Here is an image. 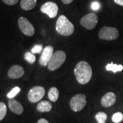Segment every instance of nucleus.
Returning <instances> with one entry per match:
<instances>
[{"label": "nucleus", "instance_id": "423d86ee", "mask_svg": "<svg viewBox=\"0 0 123 123\" xmlns=\"http://www.w3.org/2000/svg\"><path fill=\"white\" fill-rule=\"evenodd\" d=\"M98 22V17L95 13H91L84 15L80 19V25L87 30H92Z\"/></svg>", "mask_w": 123, "mask_h": 123}, {"label": "nucleus", "instance_id": "a878e982", "mask_svg": "<svg viewBox=\"0 0 123 123\" xmlns=\"http://www.w3.org/2000/svg\"><path fill=\"white\" fill-rule=\"evenodd\" d=\"M114 2L116 4L121 6H123V0H114Z\"/></svg>", "mask_w": 123, "mask_h": 123}, {"label": "nucleus", "instance_id": "9d476101", "mask_svg": "<svg viewBox=\"0 0 123 123\" xmlns=\"http://www.w3.org/2000/svg\"><path fill=\"white\" fill-rule=\"evenodd\" d=\"M54 49L51 46H47L44 47L42 54L40 56L39 63L41 66H46L48 65L50 60L53 55Z\"/></svg>", "mask_w": 123, "mask_h": 123}, {"label": "nucleus", "instance_id": "7ed1b4c3", "mask_svg": "<svg viewBox=\"0 0 123 123\" xmlns=\"http://www.w3.org/2000/svg\"><path fill=\"white\" fill-rule=\"evenodd\" d=\"M66 59V55L63 51L59 50L53 54L48 63V69L54 71L59 68L64 63Z\"/></svg>", "mask_w": 123, "mask_h": 123}, {"label": "nucleus", "instance_id": "bb28decb", "mask_svg": "<svg viewBox=\"0 0 123 123\" xmlns=\"http://www.w3.org/2000/svg\"><path fill=\"white\" fill-rule=\"evenodd\" d=\"M37 123H49V122L45 119H41L38 121Z\"/></svg>", "mask_w": 123, "mask_h": 123}, {"label": "nucleus", "instance_id": "4be33fe9", "mask_svg": "<svg viewBox=\"0 0 123 123\" xmlns=\"http://www.w3.org/2000/svg\"><path fill=\"white\" fill-rule=\"evenodd\" d=\"M20 91H21V88H20L19 87H17H17H15L14 88L12 89V90L7 93V98H9V99H13V98H14V97L19 93Z\"/></svg>", "mask_w": 123, "mask_h": 123}, {"label": "nucleus", "instance_id": "20e7f679", "mask_svg": "<svg viewBox=\"0 0 123 123\" xmlns=\"http://www.w3.org/2000/svg\"><path fill=\"white\" fill-rule=\"evenodd\" d=\"M119 32L115 27L104 26L99 33V38L105 41H113L119 37Z\"/></svg>", "mask_w": 123, "mask_h": 123}, {"label": "nucleus", "instance_id": "f8f14e48", "mask_svg": "<svg viewBox=\"0 0 123 123\" xmlns=\"http://www.w3.org/2000/svg\"><path fill=\"white\" fill-rule=\"evenodd\" d=\"M25 73V70L22 66L14 65L10 67L8 71V76L11 79H18L21 78Z\"/></svg>", "mask_w": 123, "mask_h": 123}, {"label": "nucleus", "instance_id": "f257e3e1", "mask_svg": "<svg viewBox=\"0 0 123 123\" xmlns=\"http://www.w3.org/2000/svg\"><path fill=\"white\" fill-rule=\"evenodd\" d=\"M74 74L77 81L80 84H86L88 83L92 78V68L87 62L80 61L75 66Z\"/></svg>", "mask_w": 123, "mask_h": 123}, {"label": "nucleus", "instance_id": "39448f33", "mask_svg": "<svg viewBox=\"0 0 123 123\" xmlns=\"http://www.w3.org/2000/svg\"><path fill=\"white\" fill-rule=\"evenodd\" d=\"M87 104L86 96L79 93L74 96L70 102V108L74 112H79L82 110Z\"/></svg>", "mask_w": 123, "mask_h": 123}, {"label": "nucleus", "instance_id": "5701e85b", "mask_svg": "<svg viewBox=\"0 0 123 123\" xmlns=\"http://www.w3.org/2000/svg\"><path fill=\"white\" fill-rule=\"evenodd\" d=\"M43 50V47L41 44H36L31 49V52L33 54H41Z\"/></svg>", "mask_w": 123, "mask_h": 123}, {"label": "nucleus", "instance_id": "dca6fc26", "mask_svg": "<svg viewBox=\"0 0 123 123\" xmlns=\"http://www.w3.org/2000/svg\"><path fill=\"white\" fill-rule=\"evenodd\" d=\"M59 90L57 88L55 87H53L50 88V90L49 91L48 97L50 100L55 102L56 100H58L59 98Z\"/></svg>", "mask_w": 123, "mask_h": 123}, {"label": "nucleus", "instance_id": "ddd939ff", "mask_svg": "<svg viewBox=\"0 0 123 123\" xmlns=\"http://www.w3.org/2000/svg\"><path fill=\"white\" fill-rule=\"evenodd\" d=\"M8 105L10 110L15 114L21 115L24 112V109L22 105L16 100L11 99L9 101Z\"/></svg>", "mask_w": 123, "mask_h": 123}, {"label": "nucleus", "instance_id": "6e6552de", "mask_svg": "<svg viewBox=\"0 0 123 123\" xmlns=\"http://www.w3.org/2000/svg\"><path fill=\"white\" fill-rule=\"evenodd\" d=\"M18 22L20 30L25 35L29 37H31L34 34V27L27 18L21 17L18 19Z\"/></svg>", "mask_w": 123, "mask_h": 123}, {"label": "nucleus", "instance_id": "cd10ccee", "mask_svg": "<svg viewBox=\"0 0 123 123\" xmlns=\"http://www.w3.org/2000/svg\"><path fill=\"white\" fill-rule=\"evenodd\" d=\"M64 4H70L73 1V0H61Z\"/></svg>", "mask_w": 123, "mask_h": 123}, {"label": "nucleus", "instance_id": "412c9836", "mask_svg": "<svg viewBox=\"0 0 123 123\" xmlns=\"http://www.w3.org/2000/svg\"><path fill=\"white\" fill-rule=\"evenodd\" d=\"M123 120V114L121 112H116L113 115L112 117V120L115 123H119Z\"/></svg>", "mask_w": 123, "mask_h": 123}, {"label": "nucleus", "instance_id": "2eb2a0df", "mask_svg": "<svg viewBox=\"0 0 123 123\" xmlns=\"http://www.w3.org/2000/svg\"><path fill=\"white\" fill-rule=\"evenodd\" d=\"M37 0H21L20 5L25 10H30L36 6Z\"/></svg>", "mask_w": 123, "mask_h": 123}, {"label": "nucleus", "instance_id": "393cba45", "mask_svg": "<svg viewBox=\"0 0 123 123\" xmlns=\"http://www.w3.org/2000/svg\"><path fill=\"white\" fill-rule=\"evenodd\" d=\"M100 6L99 3L97 2V1L93 2L91 5V8L92 9V10H98V9L100 8Z\"/></svg>", "mask_w": 123, "mask_h": 123}, {"label": "nucleus", "instance_id": "0eeeda50", "mask_svg": "<svg viewBox=\"0 0 123 123\" xmlns=\"http://www.w3.org/2000/svg\"><path fill=\"white\" fill-rule=\"evenodd\" d=\"M45 94V89L42 86H34L29 91L28 95L29 100L31 103L38 102L43 98Z\"/></svg>", "mask_w": 123, "mask_h": 123}, {"label": "nucleus", "instance_id": "b1692460", "mask_svg": "<svg viewBox=\"0 0 123 123\" xmlns=\"http://www.w3.org/2000/svg\"><path fill=\"white\" fill-rule=\"evenodd\" d=\"M5 4L8 5H14L17 4L19 0H2Z\"/></svg>", "mask_w": 123, "mask_h": 123}, {"label": "nucleus", "instance_id": "aec40b11", "mask_svg": "<svg viewBox=\"0 0 123 123\" xmlns=\"http://www.w3.org/2000/svg\"><path fill=\"white\" fill-rule=\"evenodd\" d=\"M7 113V107L5 104L0 102V121L2 120L6 116Z\"/></svg>", "mask_w": 123, "mask_h": 123}, {"label": "nucleus", "instance_id": "9b49d317", "mask_svg": "<svg viewBox=\"0 0 123 123\" xmlns=\"http://www.w3.org/2000/svg\"><path fill=\"white\" fill-rule=\"evenodd\" d=\"M116 96L113 92H109L105 93L101 99V104L104 107L108 108L115 104Z\"/></svg>", "mask_w": 123, "mask_h": 123}, {"label": "nucleus", "instance_id": "1a4fd4ad", "mask_svg": "<svg viewBox=\"0 0 123 123\" xmlns=\"http://www.w3.org/2000/svg\"><path fill=\"white\" fill-rule=\"evenodd\" d=\"M41 11L46 14L50 18H54L57 15L58 7L57 5L54 2H47L41 6Z\"/></svg>", "mask_w": 123, "mask_h": 123}, {"label": "nucleus", "instance_id": "6ab92c4d", "mask_svg": "<svg viewBox=\"0 0 123 123\" xmlns=\"http://www.w3.org/2000/svg\"><path fill=\"white\" fill-rule=\"evenodd\" d=\"M25 59L30 64H33L36 61V57L31 52H26L25 54Z\"/></svg>", "mask_w": 123, "mask_h": 123}, {"label": "nucleus", "instance_id": "f03ea898", "mask_svg": "<svg viewBox=\"0 0 123 123\" xmlns=\"http://www.w3.org/2000/svg\"><path fill=\"white\" fill-rule=\"evenodd\" d=\"M74 30V25L65 15L59 17L56 23V30L58 33L63 36H70L73 34Z\"/></svg>", "mask_w": 123, "mask_h": 123}, {"label": "nucleus", "instance_id": "4468645a", "mask_svg": "<svg viewBox=\"0 0 123 123\" xmlns=\"http://www.w3.org/2000/svg\"><path fill=\"white\" fill-rule=\"evenodd\" d=\"M37 109L40 112H49L52 109V105L48 101H40L37 106Z\"/></svg>", "mask_w": 123, "mask_h": 123}, {"label": "nucleus", "instance_id": "f3484780", "mask_svg": "<svg viewBox=\"0 0 123 123\" xmlns=\"http://www.w3.org/2000/svg\"><path fill=\"white\" fill-rule=\"evenodd\" d=\"M105 68L107 71H111L113 73H116L117 72L121 71L123 70V66L121 64L118 65L116 64H113L112 62L111 63L108 64Z\"/></svg>", "mask_w": 123, "mask_h": 123}, {"label": "nucleus", "instance_id": "a211bd4d", "mask_svg": "<svg viewBox=\"0 0 123 123\" xmlns=\"http://www.w3.org/2000/svg\"><path fill=\"white\" fill-rule=\"evenodd\" d=\"M95 119L98 123H105L107 120V115L104 112H99L95 115Z\"/></svg>", "mask_w": 123, "mask_h": 123}]
</instances>
